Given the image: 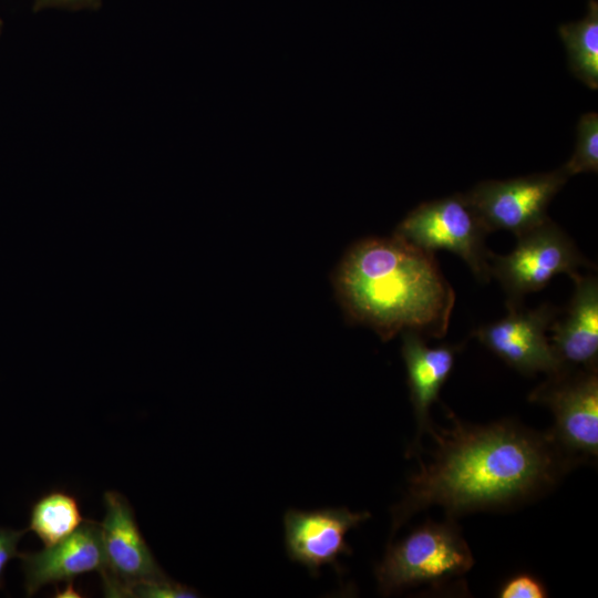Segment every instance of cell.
Wrapping results in <instances>:
<instances>
[{
    "label": "cell",
    "instance_id": "d6986e66",
    "mask_svg": "<svg viewBox=\"0 0 598 598\" xmlns=\"http://www.w3.org/2000/svg\"><path fill=\"white\" fill-rule=\"evenodd\" d=\"M24 533L25 530L0 528V587L8 563L20 555L18 544Z\"/></svg>",
    "mask_w": 598,
    "mask_h": 598
},
{
    "label": "cell",
    "instance_id": "ba28073f",
    "mask_svg": "<svg viewBox=\"0 0 598 598\" xmlns=\"http://www.w3.org/2000/svg\"><path fill=\"white\" fill-rule=\"evenodd\" d=\"M104 505L105 517L100 523L105 556L101 576L104 592L109 597H130L135 586L166 576L143 538L126 498L109 491Z\"/></svg>",
    "mask_w": 598,
    "mask_h": 598
},
{
    "label": "cell",
    "instance_id": "ac0fdd59",
    "mask_svg": "<svg viewBox=\"0 0 598 598\" xmlns=\"http://www.w3.org/2000/svg\"><path fill=\"white\" fill-rule=\"evenodd\" d=\"M548 591L544 584L530 574H518L509 578L499 589L501 598H545Z\"/></svg>",
    "mask_w": 598,
    "mask_h": 598
},
{
    "label": "cell",
    "instance_id": "2e32d148",
    "mask_svg": "<svg viewBox=\"0 0 598 598\" xmlns=\"http://www.w3.org/2000/svg\"><path fill=\"white\" fill-rule=\"evenodd\" d=\"M563 169L568 176L598 172V114L596 112H588L580 116L575 152Z\"/></svg>",
    "mask_w": 598,
    "mask_h": 598
},
{
    "label": "cell",
    "instance_id": "7a4b0ae2",
    "mask_svg": "<svg viewBox=\"0 0 598 598\" xmlns=\"http://www.w3.org/2000/svg\"><path fill=\"white\" fill-rule=\"evenodd\" d=\"M333 286L347 317L383 341L404 331L443 338L455 302L432 252L396 237L352 245L334 270Z\"/></svg>",
    "mask_w": 598,
    "mask_h": 598
},
{
    "label": "cell",
    "instance_id": "30bf717a",
    "mask_svg": "<svg viewBox=\"0 0 598 598\" xmlns=\"http://www.w3.org/2000/svg\"><path fill=\"white\" fill-rule=\"evenodd\" d=\"M370 517L369 512L346 507L288 509L283 516L287 555L317 576L322 566L337 565L340 556L351 555L346 536Z\"/></svg>",
    "mask_w": 598,
    "mask_h": 598
},
{
    "label": "cell",
    "instance_id": "3957f363",
    "mask_svg": "<svg viewBox=\"0 0 598 598\" xmlns=\"http://www.w3.org/2000/svg\"><path fill=\"white\" fill-rule=\"evenodd\" d=\"M474 565L471 548L454 518L427 522L390 543L375 567L382 595L420 585H440L465 575Z\"/></svg>",
    "mask_w": 598,
    "mask_h": 598
},
{
    "label": "cell",
    "instance_id": "ffe728a7",
    "mask_svg": "<svg viewBox=\"0 0 598 598\" xmlns=\"http://www.w3.org/2000/svg\"><path fill=\"white\" fill-rule=\"evenodd\" d=\"M56 596H59V597H80V595H78L75 589H73L71 582H69V585L65 587V589L63 591H59Z\"/></svg>",
    "mask_w": 598,
    "mask_h": 598
},
{
    "label": "cell",
    "instance_id": "9c48e42d",
    "mask_svg": "<svg viewBox=\"0 0 598 598\" xmlns=\"http://www.w3.org/2000/svg\"><path fill=\"white\" fill-rule=\"evenodd\" d=\"M508 315L473 331L487 349L524 374L547 375L564 370L550 346L547 331L560 309L543 303L535 309L507 306Z\"/></svg>",
    "mask_w": 598,
    "mask_h": 598
},
{
    "label": "cell",
    "instance_id": "8fae6325",
    "mask_svg": "<svg viewBox=\"0 0 598 598\" xmlns=\"http://www.w3.org/2000/svg\"><path fill=\"white\" fill-rule=\"evenodd\" d=\"M28 596L45 585L72 580L89 571L105 570L100 523L84 520L72 534L37 553L19 555Z\"/></svg>",
    "mask_w": 598,
    "mask_h": 598
},
{
    "label": "cell",
    "instance_id": "5b68a950",
    "mask_svg": "<svg viewBox=\"0 0 598 598\" xmlns=\"http://www.w3.org/2000/svg\"><path fill=\"white\" fill-rule=\"evenodd\" d=\"M489 264L491 275L507 295L506 306L522 305L527 293L543 289L559 274L571 277L579 267H594L550 218L518 236L509 254L492 252Z\"/></svg>",
    "mask_w": 598,
    "mask_h": 598
},
{
    "label": "cell",
    "instance_id": "e0dca14e",
    "mask_svg": "<svg viewBox=\"0 0 598 598\" xmlns=\"http://www.w3.org/2000/svg\"><path fill=\"white\" fill-rule=\"evenodd\" d=\"M197 596L194 589L175 582L167 576L137 585L130 595V597L140 598H192Z\"/></svg>",
    "mask_w": 598,
    "mask_h": 598
},
{
    "label": "cell",
    "instance_id": "5bb4252c",
    "mask_svg": "<svg viewBox=\"0 0 598 598\" xmlns=\"http://www.w3.org/2000/svg\"><path fill=\"white\" fill-rule=\"evenodd\" d=\"M558 33L565 44L568 65L579 81L598 89V2L589 0L587 13L578 21L563 23Z\"/></svg>",
    "mask_w": 598,
    "mask_h": 598
},
{
    "label": "cell",
    "instance_id": "52a82bcc",
    "mask_svg": "<svg viewBox=\"0 0 598 598\" xmlns=\"http://www.w3.org/2000/svg\"><path fill=\"white\" fill-rule=\"evenodd\" d=\"M561 168L505 181H484L465 194L488 233L516 237L548 219L547 208L568 179Z\"/></svg>",
    "mask_w": 598,
    "mask_h": 598
},
{
    "label": "cell",
    "instance_id": "9a60e30c",
    "mask_svg": "<svg viewBox=\"0 0 598 598\" xmlns=\"http://www.w3.org/2000/svg\"><path fill=\"white\" fill-rule=\"evenodd\" d=\"M83 522L78 501L72 495L52 492L33 505L29 529L47 547L72 534Z\"/></svg>",
    "mask_w": 598,
    "mask_h": 598
},
{
    "label": "cell",
    "instance_id": "4fadbf2b",
    "mask_svg": "<svg viewBox=\"0 0 598 598\" xmlns=\"http://www.w3.org/2000/svg\"><path fill=\"white\" fill-rule=\"evenodd\" d=\"M401 334V353L417 427L414 443L416 446L422 434L432 431L430 408L437 400L441 388L451 374L461 347L442 344L430 348L424 338L414 331H404Z\"/></svg>",
    "mask_w": 598,
    "mask_h": 598
},
{
    "label": "cell",
    "instance_id": "7c38bea8",
    "mask_svg": "<svg viewBox=\"0 0 598 598\" xmlns=\"http://www.w3.org/2000/svg\"><path fill=\"white\" fill-rule=\"evenodd\" d=\"M570 278L575 290L565 315L549 327V342L563 369L597 370L598 281L579 272Z\"/></svg>",
    "mask_w": 598,
    "mask_h": 598
},
{
    "label": "cell",
    "instance_id": "6da1fadb",
    "mask_svg": "<svg viewBox=\"0 0 598 598\" xmlns=\"http://www.w3.org/2000/svg\"><path fill=\"white\" fill-rule=\"evenodd\" d=\"M450 417L452 427L431 431L436 442L433 457L421 463L405 495L391 511V536L430 506H441L455 519L470 512L530 501L576 465L549 432L539 433L511 420L475 425Z\"/></svg>",
    "mask_w": 598,
    "mask_h": 598
},
{
    "label": "cell",
    "instance_id": "8992f818",
    "mask_svg": "<svg viewBox=\"0 0 598 598\" xmlns=\"http://www.w3.org/2000/svg\"><path fill=\"white\" fill-rule=\"evenodd\" d=\"M528 400L550 409L555 423L549 434L575 464L597 457V370H560L533 390Z\"/></svg>",
    "mask_w": 598,
    "mask_h": 598
},
{
    "label": "cell",
    "instance_id": "277c9868",
    "mask_svg": "<svg viewBox=\"0 0 598 598\" xmlns=\"http://www.w3.org/2000/svg\"><path fill=\"white\" fill-rule=\"evenodd\" d=\"M487 234L465 194L460 193L420 204L394 230V236L425 251L454 252L481 282H488L492 277V251L484 243Z\"/></svg>",
    "mask_w": 598,
    "mask_h": 598
}]
</instances>
